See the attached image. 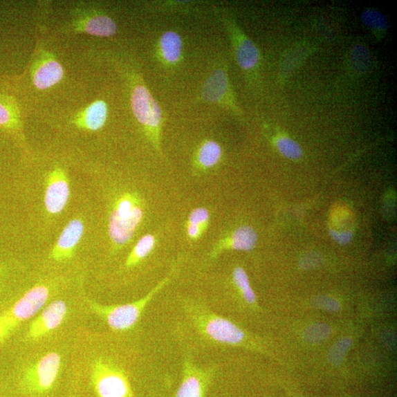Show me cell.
<instances>
[{
  "mask_svg": "<svg viewBox=\"0 0 397 397\" xmlns=\"http://www.w3.org/2000/svg\"><path fill=\"white\" fill-rule=\"evenodd\" d=\"M183 307L194 330L205 341L217 345L235 346L246 340V334L239 326L203 304L186 300Z\"/></svg>",
  "mask_w": 397,
  "mask_h": 397,
  "instance_id": "cell-1",
  "label": "cell"
},
{
  "mask_svg": "<svg viewBox=\"0 0 397 397\" xmlns=\"http://www.w3.org/2000/svg\"><path fill=\"white\" fill-rule=\"evenodd\" d=\"M171 275L163 279L144 297L127 304L119 306H103L89 301V306L102 318L114 331L124 332L134 328L142 313L158 292L169 281Z\"/></svg>",
  "mask_w": 397,
  "mask_h": 397,
  "instance_id": "cell-2",
  "label": "cell"
},
{
  "mask_svg": "<svg viewBox=\"0 0 397 397\" xmlns=\"http://www.w3.org/2000/svg\"><path fill=\"white\" fill-rule=\"evenodd\" d=\"M49 297L50 288L45 285H37L0 313V345L6 342L23 323L37 314Z\"/></svg>",
  "mask_w": 397,
  "mask_h": 397,
  "instance_id": "cell-3",
  "label": "cell"
},
{
  "mask_svg": "<svg viewBox=\"0 0 397 397\" xmlns=\"http://www.w3.org/2000/svg\"><path fill=\"white\" fill-rule=\"evenodd\" d=\"M144 216L138 197L132 193L122 194L116 201L109 217V237L116 246H123L133 238Z\"/></svg>",
  "mask_w": 397,
  "mask_h": 397,
  "instance_id": "cell-4",
  "label": "cell"
},
{
  "mask_svg": "<svg viewBox=\"0 0 397 397\" xmlns=\"http://www.w3.org/2000/svg\"><path fill=\"white\" fill-rule=\"evenodd\" d=\"M90 378L97 397H134L126 372L109 358L93 361Z\"/></svg>",
  "mask_w": 397,
  "mask_h": 397,
  "instance_id": "cell-5",
  "label": "cell"
},
{
  "mask_svg": "<svg viewBox=\"0 0 397 397\" xmlns=\"http://www.w3.org/2000/svg\"><path fill=\"white\" fill-rule=\"evenodd\" d=\"M131 107L135 118L144 127L151 142L160 153L162 111L142 80L133 82Z\"/></svg>",
  "mask_w": 397,
  "mask_h": 397,
  "instance_id": "cell-6",
  "label": "cell"
},
{
  "mask_svg": "<svg viewBox=\"0 0 397 397\" xmlns=\"http://www.w3.org/2000/svg\"><path fill=\"white\" fill-rule=\"evenodd\" d=\"M62 357L53 352L42 356L29 364L21 373V387L27 393L33 395L49 392L59 376Z\"/></svg>",
  "mask_w": 397,
  "mask_h": 397,
  "instance_id": "cell-7",
  "label": "cell"
},
{
  "mask_svg": "<svg viewBox=\"0 0 397 397\" xmlns=\"http://www.w3.org/2000/svg\"><path fill=\"white\" fill-rule=\"evenodd\" d=\"M217 16L223 23L230 37L236 62L241 71L252 77L258 73L261 55L258 46L238 26L227 12L217 10Z\"/></svg>",
  "mask_w": 397,
  "mask_h": 397,
  "instance_id": "cell-8",
  "label": "cell"
},
{
  "mask_svg": "<svg viewBox=\"0 0 397 397\" xmlns=\"http://www.w3.org/2000/svg\"><path fill=\"white\" fill-rule=\"evenodd\" d=\"M201 98L206 102L218 104L237 116H241L227 68L223 65L215 68L207 77L201 90Z\"/></svg>",
  "mask_w": 397,
  "mask_h": 397,
  "instance_id": "cell-9",
  "label": "cell"
},
{
  "mask_svg": "<svg viewBox=\"0 0 397 397\" xmlns=\"http://www.w3.org/2000/svg\"><path fill=\"white\" fill-rule=\"evenodd\" d=\"M213 375V369L197 367L192 358L186 355L183 360L182 382L174 397H205Z\"/></svg>",
  "mask_w": 397,
  "mask_h": 397,
  "instance_id": "cell-10",
  "label": "cell"
},
{
  "mask_svg": "<svg viewBox=\"0 0 397 397\" xmlns=\"http://www.w3.org/2000/svg\"><path fill=\"white\" fill-rule=\"evenodd\" d=\"M68 313L66 302L55 300L46 306L30 324L27 337L30 341L41 340L55 331L65 320Z\"/></svg>",
  "mask_w": 397,
  "mask_h": 397,
  "instance_id": "cell-11",
  "label": "cell"
},
{
  "mask_svg": "<svg viewBox=\"0 0 397 397\" xmlns=\"http://www.w3.org/2000/svg\"><path fill=\"white\" fill-rule=\"evenodd\" d=\"M70 195L68 180L64 170L57 168L48 175L44 195V205L50 214L63 212Z\"/></svg>",
  "mask_w": 397,
  "mask_h": 397,
  "instance_id": "cell-12",
  "label": "cell"
},
{
  "mask_svg": "<svg viewBox=\"0 0 397 397\" xmlns=\"http://www.w3.org/2000/svg\"><path fill=\"white\" fill-rule=\"evenodd\" d=\"M84 231L83 221L77 219L70 221L53 248L50 258L57 262L73 258Z\"/></svg>",
  "mask_w": 397,
  "mask_h": 397,
  "instance_id": "cell-13",
  "label": "cell"
},
{
  "mask_svg": "<svg viewBox=\"0 0 397 397\" xmlns=\"http://www.w3.org/2000/svg\"><path fill=\"white\" fill-rule=\"evenodd\" d=\"M258 235L250 226H241L233 231L232 234L219 241L210 253V259H215L225 250L250 251L255 247Z\"/></svg>",
  "mask_w": 397,
  "mask_h": 397,
  "instance_id": "cell-14",
  "label": "cell"
},
{
  "mask_svg": "<svg viewBox=\"0 0 397 397\" xmlns=\"http://www.w3.org/2000/svg\"><path fill=\"white\" fill-rule=\"evenodd\" d=\"M80 31L91 36L111 37L118 32V26L110 17L104 15H93L80 21Z\"/></svg>",
  "mask_w": 397,
  "mask_h": 397,
  "instance_id": "cell-15",
  "label": "cell"
},
{
  "mask_svg": "<svg viewBox=\"0 0 397 397\" xmlns=\"http://www.w3.org/2000/svg\"><path fill=\"white\" fill-rule=\"evenodd\" d=\"M158 49L163 62L169 65L177 64L183 54L181 37L172 30L163 33L159 39Z\"/></svg>",
  "mask_w": 397,
  "mask_h": 397,
  "instance_id": "cell-16",
  "label": "cell"
},
{
  "mask_svg": "<svg viewBox=\"0 0 397 397\" xmlns=\"http://www.w3.org/2000/svg\"><path fill=\"white\" fill-rule=\"evenodd\" d=\"M64 68L56 61L50 60L42 64L34 73L33 84L39 89H49L64 77Z\"/></svg>",
  "mask_w": 397,
  "mask_h": 397,
  "instance_id": "cell-17",
  "label": "cell"
},
{
  "mask_svg": "<svg viewBox=\"0 0 397 397\" xmlns=\"http://www.w3.org/2000/svg\"><path fill=\"white\" fill-rule=\"evenodd\" d=\"M108 118V107L106 102L98 100L86 109L81 125L86 129L96 131L106 124Z\"/></svg>",
  "mask_w": 397,
  "mask_h": 397,
  "instance_id": "cell-18",
  "label": "cell"
},
{
  "mask_svg": "<svg viewBox=\"0 0 397 397\" xmlns=\"http://www.w3.org/2000/svg\"><path fill=\"white\" fill-rule=\"evenodd\" d=\"M223 149L221 146L212 140H207L198 148L196 161L201 169L214 167L220 161Z\"/></svg>",
  "mask_w": 397,
  "mask_h": 397,
  "instance_id": "cell-19",
  "label": "cell"
},
{
  "mask_svg": "<svg viewBox=\"0 0 397 397\" xmlns=\"http://www.w3.org/2000/svg\"><path fill=\"white\" fill-rule=\"evenodd\" d=\"M210 221V214L205 207H197L191 212L187 223V235L193 241L200 238Z\"/></svg>",
  "mask_w": 397,
  "mask_h": 397,
  "instance_id": "cell-20",
  "label": "cell"
},
{
  "mask_svg": "<svg viewBox=\"0 0 397 397\" xmlns=\"http://www.w3.org/2000/svg\"><path fill=\"white\" fill-rule=\"evenodd\" d=\"M156 242V237L151 234L145 235L140 239L128 255L125 262L126 267H133L143 261L154 250Z\"/></svg>",
  "mask_w": 397,
  "mask_h": 397,
  "instance_id": "cell-21",
  "label": "cell"
},
{
  "mask_svg": "<svg viewBox=\"0 0 397 397\" xmlns=\"http://www.w3.org/2000/svg\"><path fill=\"white\" fill-rule=\"evenodd\" d=\"M362 22L371 32L382 35L389 28V19L377 9L367 8L360 15Z\"/></svg>",
  "mask_w": 397,
  "mask_h": 397,
  "instance_id": "cell-22",
  "label": "cell"
},
{
  "mask_svg": "<svg viewBox=\"0 0 397 397\" xmlns=\"http://www.w3.org/2000/svg\"><path fill=\"white\" fill-rule=\"evenodd\" d=\"M371 55L366 46L358 44L350 53V64L358 74H364L371 66Z\"/></svg>",
  "mask_w": 397,
  "mask_h": 397,
  "instance_id": "cell-23",
  "label": "cell"
},
{
  "mask_svg": "<svg viewBox=\"0 0 397 397\" xmlns=\"http://www.w3.org/2000/svg\"><path fill=\"white\" fill-rule=\"evenodd\" d=\"M233 283L240 290L241 294L245 301L248 304L254 305L256 302V295L252 290L249 277L246 272L241 267H237L232 273Z\"/></svg>",
  "mask_w": 397,
  "mask_h": 397,
  "instance_id": "cell-24",
  "label": "cell"
},
{
  "mask_svg": "<svg viewBox=\"0 0 397 397\" xmlns=\"http://www.w3.org/2000/svg\"><path fill=\"white\" fill-rule=\"evenodd\" d=\"M275 144L279 153L290 160H299L302 157V149L294 139L278 136L275 138Z\"/></svg>",
  "mask_w": 397,
  "mask_h": 397,
  "instance_id": "cell-25",
  "label": "cell"
},
{
  "mask_svg": "<svg viewBox=\"0 0 397 397\" xmlns=\"http://www.w3.org/2000/svg\"><path fill=\"white\" fill-rule=\"evenodd\" d=\"M331 333V329L328 324H315L308 326L303 336L310 343H319L325 340Z\"/></svg>",
  "mask_w": 397,
  "mask_h": 397,
  "instance_id": "cell-26",
  "label": "cell"
},
{
  "mask_svg": "<svg viewBox=\"0 0 397 397\" xmlns=\"http://www.w3.org/2000/svg\"><path fill=\"white\" fill-rule=\"evenodd\" d=\"M351 344L352 340L349 338H344L336 342L331 349L329 354L331 363L335 365L340 364Z\"/></svg>",
  "mask_w": 397,
  "mask_h": 397,
  "instance_id": "cell-27",
  "label": "cell"
},
{
  "mask_svg": "<svg viewBox=\"0 0 397 397\" xmlns=\"http://www.w3.org/2000/svg\"><path fill=\"white\" fill-rule=\"evenodd\" d=\"M17 124L15 113L7 103L0 100V126L14 127Z\"/></svg>",
  "mask_w": 397,
  "mask_h": 397,
  "instance_id": "cell-28",
  "label": "cell"
},
{
  "mask_svg": "<svg viewBox=\"0 0 397 397\" xmlns=\"http://www.w3.org/2000/svg\"><path fill=\"white\" fill-rule=\"evenodd\" d=\"M312 304L314 307L328 311H337L340 308V302L333 297L326 296H320L313 299Z\"/></svg>",
  "mask_w": 397,
  "mask_h": 397,
  "instance_id": "cell-29",
  "label": "cell"
},
{
  "mask_svg": "<svg viewBox=\"0 0 397 397\" xmlns=\"http://www.w3.org/2000/svg\"><path fill=\"white\" fill-rule=\"evenodd\" d=\"M322 263L321 256L315 252L306 253L302 257L300 265L304 268H313L318 267Z\"/></svg>",
  "mask_w": 397,
  "mask_h": 397,
  "instance_id": "cell-30",
  "label": "cell"
},
{
  "mask_svg": "<svg viewBox=\"0 0 397 397\" xmlns=\"http://www.w3.org/2000/svg\"><path fill=\"white\" fill-rule=\"evenodd\" d=\"M190 4L191 3L189 2H173V3H172V2H168V3H167V2H163L162 3L160 2H158L157 3L151 4L153 5V8H151L156 11H163L167 9H174V10L178 9L181 11L183 9H189Z\"/></svg>",
  "mask_w": 397,
  "mask_h": 397,
  "instance_id": "cell-31",
  "label": "cell"
},
{
  "mask_svg": "<svg viewBox=\"0 0 397 397\" xmlns=\"http://www.w3.org/2000/svg\"><path fill=\"white\" fill-rule=\"evenodd\" d=\"M330 235L336 243L345 245L351 241L353 237V232L351 230L338 232L330 230Z\"/></svg>",
  "mask_w": 397,
  "mask_h": 397,
  "instance_id": "cell-32",
  "label": "cell"
}]
</instances>
